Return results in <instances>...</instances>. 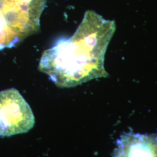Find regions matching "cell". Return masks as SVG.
Here are the masks:
<instances>
[{
  "label": "cell",
  "mask_w": 157,
  "mask_h": 157,
  "mask_svg": "<svg viewBox=\"0 0 157 157\" xmlns=\"http://www.w3.org/2000/svg\"><path fill=\"white\" fill-rule=\"evenodd\" d=\"M116 30L114 21L93 11L84 13L73 36L57 41L44 51L39 69L60 88L73 87L94 78L109 76L105 55Z\"/></svg>",
  "instance_id": "obj_1"
},
{
  "label": "cell",
  "mask_w": 157,
  "mask_h": 157,
  "mask_svg": "<svg viewBox=\"0 0 157 157\" xmlns=\"http://www.w3.org/2000/svg\"><path fill=\"white\" fill-rule=\"evenodd\" d=\"M34 124L32 110L18 90L0 91V137L26 133Z\"/></svg>",
  "instance_id": "obj_2"
},
{
  "label": "cell",
  "mask_w": 157,
  "mask_h": 157,
  "mask_svg": "<svg viewBox=\"0 0 157 157\" xmlns=\"http://www.w3.org/2000/svg\"><path fill=\"white\" fill-rule=\"evenodd\" d=\"M155 134L126 132L117 142L113 157H155Z\"/></svg>",
  "instance_id": "obj_3"
},
{
  "label": "cell",
  "mask_w": 157,
  "mask_h": 157,
  "mask_svg": "<svg viewBox=\"0 0 157 157\" xmlns=\"http://www.w3.org/2000/svg\"><path fill=\"white\" fill-rule=\"evenodd\" d=\"M21 42L0 8V51L15 47Z\"/></svg>",
  "instance_id": "obj_4"
},
{
  "label": "cell",
  "mask_w": 157,
  "mask_h": 157,
  "mask_svg": "<svg viewBox=\"0 0 157 157\" xmlns=\"http://www.w3.org/2000/svg\"><path fill=\"white\" fill-rule=\"evenodd\" d=\"M155 157H157V134H155Z\"/></svg>",
  "instance_id": "obj_5"
}]
</instances>
